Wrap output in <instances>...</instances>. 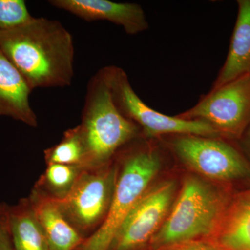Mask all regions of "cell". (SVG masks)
I'll use <instances>...</instances> for the list:
<instances>
[{"label":"cell","mask_w":250,"mask_h":250,"mask_svg":"<svg viewBox=\"0 0 250 250\" xmlns=\"http://www.w3.org/2000/svg\"><path fill=\"white\" fill-rule=\"evenodd\" d=\"M237 2L238 16L228 57L211 90L250 73V0Z\"/></svg>","instance_id":"cell-13"},{"label":"cell","mask_w":250,"mask_h":250,"mask_svg":"<svg viewBox=\"0 0 250 250\" xmlns=\"http://www.w3.org/2000/svg\"><path fill=\"white\" fill-rule=\"evenodd\" d=\"M116 172L108 164L85 167L67 196L52 198L82 236L93 230L95 232L106 218L116 185Z\"/></svg>","instance_id":"cell-6"},{"label":"cell","mask_w":250,"mask_h":250,"mask_svg":"<svg viewBox=\"0 0 250 250\" xmlns=\"http://www.w3.org/2000/svg\"><path fill=\"white\" fill-rule=\"evenodd\" d=\"M223 207V197L210 184L188 177L167 220L153 236V246L167 248L208 234L216 226Z\"/></svg>","instance_id":"cell-4"},{"label":"cell","mask_w":250,"mask_h":250,"mask_svg":"<svg viewBox=\"0 0 250 250\" xmlns=\"http://www.w3.org/2000/svg\"><path fill=\"white\" fill-rule=\"evenodd\" d=\"M159 154L150 147L129 153L116 179L107 214L77 250H109L117 231L160 170Z\"/></svg>","instance_id":"cell-3"},{"label":"cell","mask_w":250,"mask_h":250,"mask_svg":"<svg viewBox=\"0 0 250 250\" xmlns=\"http://www.w3.org/2000/svg\"><path fill=\"white\" fill-rule=\"evenodd\" d=\"M241 137L243 138V143H244L245 147L250 153V123L247 127L246 131L242 135Z\"/></svg>","instance_id":"cell-21"},{"label":"cell","mask_w":250,"mask_h":250,"mask_svg":"<svg viewBox=\"0 0 250 250\" xmlns=\"http://www.w3.org/2000/svg\"><path fill=\"white\" fill-rule=\"evenodd\" d=\"M218 241L223 250H250V190L241 194L227 211Z\"/></svg>","instance_id":"cell-15"},{"label":"cell","mask_w":250,"mask_h":250,"mask_svg":"<svg viewBox=\"0 0 250 250\" xmlns=\"http://www.w3.org/2000/svg\"><path fill=\"white\" fill-rule=\"evenodd\" d=\"M213 126L220 136L239 139L250 123V73L229 82L177 116Z\"/></svg>","instance_id":"cell-7"},{"label":"cell","mask_w":250,"mask_h":250,"mask_svg":"<svg viewBox=\"0 0 250 250\" xmlns=\"http://www.w3.org/2000/svg\"><path fill=\"white\" fill-rule=\"evenodd\" d=\"M8 208L6 204H0V250H14L10 234Z\"/></svg>","instance_id":"cell-19"},{"label":"cell","mask_w":250,"mask_h":250,"mask_svg":"<svg viewBox=\"0 0 250 250\" xmlns=\"http://www.w3.org/2000/svg\"><path fill=\"white\" fill-rule=\"evenodd\" d=\"M0 49L31 90L71 85L73 38L58 21L33 18L15 29L0 30Z\"/></svg>","instance_id":"cell-1"},{"label":"cell","mask_w":250,"mask_h":250,"mask_svg":"<svg viewBox=\"0 0 250 250\" xmlns=\"http://www.w3.org/2000/svg\"><path fill=\"white\" fill-rule=\"evenodd\" d=\"M49 4L86 21H107L129 35L147 30L149 23L141 5L108 0H51Z\"/></svg>","instance_id":"cell-10"},{"label":"cell","mask_w":250,"mask_h":250,"mask_svg":"<svg viewBox=\"0 0 250 250\" xmlns=\"http://www.w3.org/2000/svg\"><path fill=\"white\" fill-rule=\"evenodd\" d=\"M166 250H223L204 242L190 241L167 247Z\"/></svg>","instance_id":"cell-20"},{"label":"cell","mask_w":250,"mask_h":250,"mask_svg":"<svg viewBox=\"0 0 250 250\" xmlns=\"http://www.w3.org/2000/svg\"><path fill=\"white\" fill-rule=\"evenodd\" d=\"M33 18L23 0H0V30L15 29Z\"/></svg>","instance_id":"cell-18"},{"label":"cell","mask_w":250,"mask_h":250,"mask_svg":"<svg viewBox=\"0 0 250 250\" xmlns=\"http://www.w3.org/2000/svg\"><path fill=\"white\" fill-rule=\"evenodd\" d=\"M10 234L14 250H49L40 224L28 198L8 208Z\"/></svg>","instance_id":"cell-14"},{"label":"cell","mask_w":250,"mask_h":250,"mask_svg":"<svg viewBox=\"0 0 250 250\" xmlns=\"http://www.w3.org/2000/svg\"><path fill=\"white\" fill-rule=\"evenodd\" d=\"M31 91L25 79L0 49V116L38 126L37 117L29 103Z\"/></svg>","instance_id":"cell-12"},{"label":"cell","mask_w":250,"mask_h":250,"mask_svg":"<svg viewBox=\"0 0 250 250\" xmlns=\"http://www.w3.org/2000/svg\"><path fill=\"white\" fill-rule=\"evenodd\" d=\"M85 157V147L79 125L65 131L59 144L45 151L47 165L64 164L83 167Z\"/></svg>","instance_id":"cell-17"},{"label":"cell","mask_w":250,"mask_h":250,"mask_svg":"<svg viewBox=\"0 0 250 250\" xmlns=\"http://www.w3.org/2000/svg\"><path fill=\"white\" fill-rule=\"evenodd\" d=\"M79 127L85 151L83 168L109 164L116 152L139 133V127L118 111L100 70L87 87Z\"/></svg>","instance_id":"cell-2"},{"label":"cell","mask_w":250,"mask_h":250,"mask_svg":"<svg viewBox=\"0 0 250 250\" xmlns=\"http://www.w3.org/2000/svg\"><path fill=\"white\" fill-rule=\"evenodd\" d=\"M28 200L49 250H77L80 248L85 238L69 223L53 199L34 188Z\"/></svg>","instance_id":"cell-11"},{"label":"cell","mask_w":250,"mask_h":250,"mask_svg":"<svg viewBox=\"0 0 250 250\" xmlns=\"http://www.w3.org/2000/svg\"><path fill=\"white\" fill-rule=\"evenodd\" d=\"M82 169L77 166L49 164L35 188L56 200L64 198L72 190Z\"/></svg>","instance_id":"cell-16"},{"label":"cell","mask_w":250,"mask_h":250,"mask_svg":"<svg viewBox=\"0 0 250 250\" xmlns=\"http://www.w3.org/2000/svg\"><path fill=\"white\" fill-rule=\"evenodd\" d=\"M170 146L176 155L210 179L232 181L250 177V167L241 153L220 138L177 135Z\"/></svg>","instance_id":"cell-8"},{"label":"cell","mask_w":250,"mask_h":250,"mask_svg":"<svg viewBox=\"0 0 250 250\" xmlns=\"http://www.w3.org/2000/svg\"><path fill=\"white\" fill-rule=\"evenodd\" d=\"M172 181L147 189L122 223L109 250H136L156 234L175 192Z\"/></svg>","instance_id":"cell-9"},{"label":"cell","mask_w":250,"mask_h":250,"mask_svg":"<svg viewBox=\"0 0 250 250\" xmlns=\"http://www.w3.org/2000/svg\"><path fill=\"white\" fill-rule=\"evenodd\" d=\"M111 91L113 103L126 119L139 126L149 137L163 135H195L220 138L210 125L169 116L147 106L133 89L129 77L121 67L107 66L100 70ZM139 127V126H138Z\"/></svg>","instance_id":"cell-5"}]
</instances>
